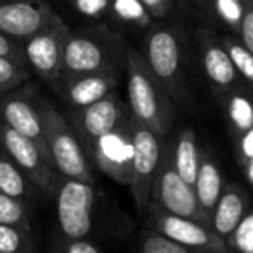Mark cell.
I'll list each match as a JSON object with an SVG mask.
<instances>
[{"label":"cell","mask_w":253,"mask_h":253,"mask_svg":"<svg viewBox=\"0 0 253 253\" xmlns=\"http://www.w3.org/2000/svg\"><path fill=\"white\" fill-rule=\"evenodd\" d=\"M54 253H102L94 243H90L85 238L70 239L63 238L56 245V252Z\"/></svg>","instance_id":"cell-32"},{"label":"cell","mask_w":253,"mask_h":253,"mask_svg":"<svg viewBox=\"0 0 253 253\" xmlns=\"http://www.w3.org/2000/svg\"><path fill=\"white\" fill-rule=\"evenodd\" d=\"M198 39L201 47V64L210 85L222 92L232 90L238 84L239 75L224 43L210 30L198 32Z\"/></svg>","instance_id":"cell-16"},{"label":"cell","mask_w":253,"mask_h":253,"mask_svg":"<svg viewBox=\"0 0 253 253\" xmlns=\"http://www.w3.org/2000/svg\"><path fill=\"white\" fill-rule=\"evenodd\" d=\"M151 207L167 211L177 217L191 218L201 222L210 227V217L203 211L198 203L194 187L189 186L182 177L177 173L172 160V148L167 146L163 153L162 163L156 172L155 182L151 189Z\"/></svg>","instance_id":"cell-5"},{"label":"cell","mask_w":253,"mask_h":253,"mask_svg":"<svg viewBox=\"0 0 253 253\" xmlns=\"http://www.w3.org/2000/svg\"><path fill=\"white\" fill-rule=\"evenodd\" d=\"M153 19H163L170 14L173 7V0H141Z\"/></svg>","instance_id":"cell-34"},{"label":"cell","mask_w":253,"mask_h":253,"mask_svg":"<svg viewBox=\"0 0 253 253\" xmlns=\"http://www.w3.org/2000/svg\"><path fill=\"white\" fill-rule=\"evenodd\" d=\"M225 116L236 135L245 134L253 126V101L238 88L225 92Z\"/></svg>","instance_id":"cell-21"},{"label":"cell","mask_w":253,"mask_h":253,"mask_svg":"<svg viewBox=\"0 0 253 253\" xmlns=\"http://www.w3.org/2000/svg\"><path fill=\"white\" fill-rule=\"evenodd\" d=\"M248 194L238 184H227L224 186L210 217V227L217 236H220L225 243L236 231L239 222L248 211Z\"/></svg>","instance_id":"cell-17"},{"label":"cell","mask_w":253,"mask_h":253,"mask_svg":"<svg viewBox=\"0 0 253 253\" xmlns=\"http://www.w3.org/2000/svg\"><path fill=\"white\" fill-rule=\"evenodd\" d=\"M139 253H198V252L186 248L180 243L172 241L167 236L149 229L139 239Z\"/></svg>","instance_id":"cell-27"},{"label":"cell","mask_w":253,"mask_h":253,"mask_svg":"<svg viewBox=\"0 0 253 253\" xmlns=\"http://www.w3.org/2000/svg\"><path fill=\"white\" fill-rule=\"evenodd\" d=\"M0 224L32 229V213L28 205L0 191Z\"/></svg>","instance_id":"cell-26"},{"label":"cell","mask_w":253,"mask_h":253,"mask_svg":"<svg viewBox=\"0 0 253 253\" xmlns=\"http://www.w3.org/2000/svg\"><path fill=\"white\" fill-rule=\"evenodd\" d=\"M61 19L45 0H0V32L25 42Z\"/></svg>","instance_id":"cell-13"},{"label":"cell","mask_w":253,"mask_h":253,"mask_svg":"<svg viewBox=\"0 0 253 253\" xmlns=\"http://www.w3.org/2000/svg\"><path fill=\"white\" fill-rule=\"evenodd\" d=\"M220 42L224 43L225 50L231 56L239 78L245 80L253 90V54L239 42V39L234 37H220Z\"/></svg>","instance_id":"cell-25"},{"label":"cell","mask_w":253,"mask_h":253,"mask_svg":"<svg viewBox=\"0 0 253 253\" xmlns=\"http://www.w3.org/2000/svg\"><path fill=\"white\" fill-rule=\"evenodd\" d=\"M132 128V167H130V189L134 194L135 207L139 211H146L151 203V189L156 172L165 153V141L156 135L148 126L130 116Z\"/></svg>","instance_id":"cell-6"},{"label":"cell","mask_w":253,"mask_h":253,"mask_svg":"<svg viewBox=\"0 0 253 253\" xmlns=\"http://www.w3.org/2000/svg\"><path fill=\"white\" fill-rule=\"evenodd\" d=\"M128 116L130 115H126L125 104L122 102V99L115 92H109L108 95H104L90 106L77 109L70 108L66 120L70 122L77 137L80 139L88 158L99 139L108 132L115 130L123 122H126Z\"/></svg>","instance_id":"cell-8"},{"label":"cell","mask_w":253,"mask_h":253,"mask_svg":"<svg viewBox=\"0 0 253 253\" xmlns=\"http://www.w3.org/2000/svg\"><path fill=\"white\" fill-rule=\"evenodd\" d=\"M238 156L241 167L248 162L250 158H253V126L248 128L245 134L238 135Z\"/></svg>","instance_id":"cell-35"},{"label":"cell","mask_w":253,"mask_h":253,"mask_svg":"<svg viewBox=\"0 0 253 253\" xmlns=\"http://www.w3.org/2000/svg\"><path fill=\"white\" fill-rule=\"evenodd\" d=\"M243 170H245V177L250 184L253 186V158H250L248 162L243 165Z\"/></svg>","instance_id":"cell-36"},{"label":"cell","mask_w":253,"mask_h":253,"mask_svg":"<svg viewBox=\"0 0 253 253\" xmlns=\"http://www.w3.org/2000/svg\"><path fill=\"white\" fill-rule=\"evenodd\" d=\"M125 70L130 116L156 135L165 137L173 123V102L170 94L151 73L144 56L134 47H126Z\"/></svg>","instance_id":"cell-1"},{"label":"cell","mask_w":253,"mask_h":253,"mask_svg":"<svg viewBox=\"0 0 253 253\" xmlns=\"http://www.w3.org/2000/svg\"><path fill=\"white\" fill-rule=\"evenodd\" d=\"M239 42L253 54V2H248L245 18L241 21V28H239Z\"/></svg>","instance_id":"cell-33"},{"label":"cell","mask_w":253,"mask_h":253,"mask_svg":"<svg viewBox=\"0 0 253 253\" xmlns=\"http://www.w3.org/2000/svg\"><path fill=\"white\" fill-rule=\"evenodd\" d=\"M54 196L57 225L63 238H87L94 222V186L84 180L59 175Z\"/></svg>","instance_id":"cell-7"},{"label":"cell","mask_w":253,"mask_h":253,"mask_svg":"<svg viewBox=\"0 0 253 253\" xmlns=\"http://www.w3.org/2000/svg\"><path fill=\"white\" fill-rule=\"evenodd\" d=\"M232 253H253V208L246 211L236 231L227 239Z\"/></svg>","instance_id":"cell-29"},{"label":"cell","mask_w":253,"mask_h":253,"mask_svg":"<svg viewBox=\"0 0 253 253\" xmlns=\"http://www.w3.org/2000/svg\"><path fill=\"white\" fill-rule=\"evenodd\" d=\"M0 148L40 191L54 196L59 173L32 139L0 122Z\"/></svg>","instance_id":"cell-9"},{"label":"cell","mask_w":253,"mask_h":253,"mask_svg":"<svg viewBox=\"0 0 253 253\" xmlns=\"http://www.w3.org/2000/svg\"><path fill=\"white\" fill-rule=\"evenodd\" d=\"M132 151H134V146H132V128L130 116H128L126 122L99 139L95 148L88 155V162L95 163L97 169L109 179L128 186Z\"/></svg>","instance_id":"cell-14"},{"label":"cell","mask_w":253,"mask_h":253,"mask_svg":"<svg viewBox=\"0 0 253 253\" xmlns=\"http://www.w3.org/2000/svg\"><path fill=\"white\" fill-rule=\"evenodd\" d=\"M148 208L151 210V218H149L151 229L170 238L172 241L180 243L198 253H232L227 243L215 234L208 225L191 218L170 215L151 205Z\"/></svg>","instance_id":"cell-11"},{"label":"cell","mask_w":253,"mask_h":253,"mask_svg":"<svg viewBox=\"0 0 253 253\" xmlns=\"http://www.w3.org/2000/svg\"><path fill=\"white\" fill-rule=\"evenodd\" d=\"M70 33V26L61 18L23 42L28 68L50 87L63 75V54Z\"/></svg>","instance_id":"cell-10"},{"label":"cell","mask_w":253,"mask_h":253,"mask_svg":"<svg viewBox=\"0 0 253 253\" xmlns=\"http://www.w3.org/2000/svg\"><path fill=\"white\" fill-rule=\"evenodd\" d=\"M248 2H253V0H248Z\"/></svg>","instance_id":"cell-37"},{"label":"cell","mask_w":253,"mask_h":253,"mask_svg":"<svg viewBox=\"0 0 253 253\" xmlns=\"http://www.w3.org/2000/svg\"><path fill=\"white\" fill-rule=\"evenodd\" d=\"M109 11L116 19L139 28H149L153 23L151 14L144 7L141 0H111Z\"/></svg>","instance_id":"cell-24"},{"label":"cell","mask_w":253,"mask_h":253,"mask_svg":"<svg viewBox=\"0 0 253 253\" xmlns=\"http://www.w3.org/2000/svg\"><path fill=\"white\" fill-rule=\"evenodd\" d=\"M37 189L39 187L16 167V163L5 153H0V191L28 203L35 198Z\"/></svg>","instance_id":"cell-20"},{"label":"cell","mask_w":253,"mask_h":253,"mask_svg":"<svg viewBox=\"0 0 253 253\" xmlns=\"http://www.w3.org/2000/svg\"><path fill=\"white\" fill-rule=\"evenodd\" d=\"M32 70L12 59L0 56V95L21 87L30 80Z\"/></svg>","instance_id":"cell-28"},{"label":"cell","mask_w":253,"mask_h":253,"mask_svg":"<svg viewBox=\"0 0 253 253\" xmlns=\"http://www.w3.org/2000/svg\"><path fill=\"white\" fill-rule=\"evenodd\" d=\"M201 149L198 148V139L193 128L186 126L177 135L175 146L172 148V160L177 173L186 180L189 186H194L200 169Z\"/></svg>","instance_id":"cell-19"},{"label":"cell","mask_w":253,"mask_h":253,"mask_svg":"<svg viewBox=\"0 0 253 253\" xmlns=\"http://www.w3.org/2000/svg\"><path fill=\"white\" fill-rule=\"evenodd\" d=\"M144 59L156 80L175 101L186 99L182 78V40L173 26H153L146 37Z\"/></svg>","instance_id":"cell-4"},{"label":"cell","mask_w":253,"mask_h":253,"mask_svg":"<svg viewBox=\"0 0 253 253\" xmlns=\"http://www.w3.org/2000/svg\"><path fill=\"white\" fill-rule=\"evenodd\" d=\"M120 75L115 73H80V75H61L54 85V90L61 95L70 108H85L94 104L113 92L118 85Z\"/></svg>","instance_id":"cell-15"},{"label":"cell","mask_w":253,"mask_h":253,"mask_svg":"<svg viewBox=\"0 0 253 253\" xmlns=\"http://www.w3.org/2000/svg\"><path fill=\"white\" fill-rule=\"evenodd\" d=\"M35 238L32 229L0 224V253H33Z\"/></svg>","instance_id":"cell-23"},{"label":"cell","mask_w":253,"mask_h":253,"mask_svg":"<svg viewBox=\"0 0 253 253\" xmlns=\"http://www.w3.org/2000/svg\"><path fill=\"white\" fill-rule=\"evenodd\" d=\"M198 2L222 25L239 33L241 21L248 7V0H198Z\"/></svg>","instance_id":"cell-22"},{"label":"cell","mask_w":253,"mask_h":253,"mask_svg":"<svg viewBox=\"0 0 253 253\" xmlns=\"http://www.w3.org/2000/svg\"><path fill=\"white\" fill-rule=\"evenodd\" d=\"M193 187L200 207L203 208V211L208 217H211V211H213L222 189H224V180H222V173L217 162L207 151H201L200 169H198L196 182Z\"/></svg>","instance_id":"cell-18"},{"label":"cell","mask_w":253,"mask_h":253,"mask_svg":"<svg viewBox=\"0 0 253 253\" xmlns=\"http://www.w3.org/2000/svg\"><path fill=\"white\" fill-rule=\"evenodd\" d=\"M0 56L12 59L16 63L23 64V66H28L26 63V56H25V49H23V43L18 40L11 39L5 33L0 32Z\"/></svg>","instance_id":"cell-31"},{"label":"cell","mask_w":253,"mask_h":253,"mask_svg":"<svg viewBox=\"0 0 253 253\" xmlns=\"http://www.w3.org/2000/svg\"><path fill=\"white\" fill-rule=\"evenodd\" d=\"M0 122H4L12 130L19 132L25 137L32 139L40 148V151L50 160L45 137H43L42 118H40L35 102V87L33 85L26 82L21 87L0 95Z\"/></svg>","instance_id":"cell-12"},{"label":"cell","mask_w":253,"mask_h":253,"mask_svg":"<svg viewBox=\"0 0 253 253\" xmlns=\"http://www.w3.org/2000/svg\"><path fill=\"white\" fill-rule=\"evenodd\" d=\"M126 47L106 26L71 32L64 45L63 73H115L125 66Z\"/></svg>","instance_id":"cell-2"},{"label":"cell","mask_w":253,"mask_h":253,"mask_svg":"<svg viewBox=\"0 0 253 253\" xmlns=\"http://www.w3.org/2000/svg\"><path fill=\"white\" fill-rule=\"evenodd\" d=\"M111 0H71V5L78 14L90 19H99L109 11Z\"/></svg>","instance_id":"cell-30"},{"label":"cell","mask_w":253,"mask_h":253,"mask_svg":"<svg viewBox=\"0 0 253 253\" xmlns=\"http://www.w3.org/2000/svg\"><path fill=\"white\" fill-rule=\"evenodd\" d=\"M40 118H42L43 137L47 151L54 163L57 173L70 179H78L94 186V172L87 158L80 139L71 128L66 116H63L57 108L45 97H35Z\"/></svg>","instance_id":"cell-3"}]
</instances>
